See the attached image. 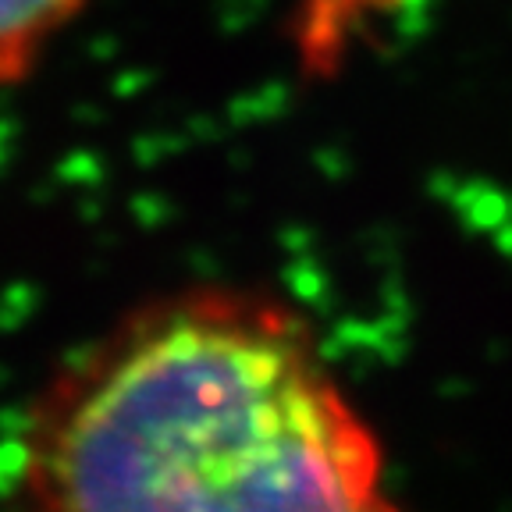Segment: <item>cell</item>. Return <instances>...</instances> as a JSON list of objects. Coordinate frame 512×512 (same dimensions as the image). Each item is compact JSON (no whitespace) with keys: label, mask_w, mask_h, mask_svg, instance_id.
<instances>
[{"label":"cell","mask_w":512,"mask_h":512,"mask_svg":"<svg viewBox=\"0 0 512 512\" xmlns=\"http://www.w3.org/2000/svg\"><path fill=\"white\" fill-rule=\"evenodd\" d=\"M18 491L25 512H402L310 324L224 285L150 299L57 370Z\"/></svg>","instance_id":"obj_1"},{"label":"cell","mask_w":512,"mask_h":512,"mask_svg":"<svg viewBox=\"0 0 512 512\" xmlns=\"http://www.w3.org/2000/svg\"><path fill=\"white\" fill-rule=\"evenodd\" d=\"M413 0H296L288 15V43L303 79L331 82L349 68L352 54L367 47Z\"/></svg>","instance_id":"obj_2"},{"label":"cell","mask_w":512,"mask_h":512,"mask_svg":"<svg viewBox=\"0 0 512 512\" xmlns=\"http://www.w3.org/2000/svg\"><path fill=\"white\" fill-rule=\"evenodd\" d=\"M96 0H0V89L25 82Z\"/></svg>","instance_id":"obj_3"}]
</instances>
